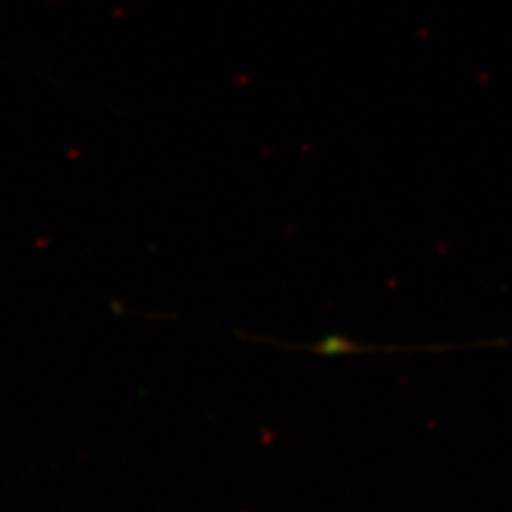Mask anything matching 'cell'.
<instances>
[{
  "label": "cell",
  "instance_id": "1",
  "mask_svg": "<svg viewBox=\"0 0 512 512\" xmlns=\"http://www.w3.org/2000/svg\"><path fill=\"white\" fill-rule=\"evenodd\" d=\"M314 355H327V357H340V355H365V352H384V350H410V346H376V344H361L355 340H348L344 335H325L312 344L303 346Z\"/></svg>",
  "mask_w": 512,
  "mask_h": 512
}]
</instances>
